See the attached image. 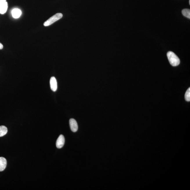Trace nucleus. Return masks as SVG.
Returning a JSON list of instances; mask_svg holds the SVG:
<instances>
[{
  "label": "nucleus",
  "mask_w": 190,
  "mask_h": 190,
  "mask_svg": "<svg viewBox=\"0 0 190 190\" xmlns=\"http://www.w3.org/2000/svg\"><path fill=\"white\" fill-rule=\"evenodd\" d=\"M168 60L170 64L173 66H176L180 64V59L173 52H168L167 54Z\"/></svg>",
  "instance_id": "nucleus-1"
},
{
  "label": "nucleus",
  "mask_w": 190,
  "mask_h": 190,
  "mask_svg": "<svg viewBox=\"0 0 190 190\" xmlns=\"http://www.w3.org/2000/svg\"><path fill=\"white\" fill-rule=\"evenodd\" d=\"M63 17V15L61 13H59L54 15L52 17L49 18L47 21L44 23V26H47L51 25L56 21L61 19Z\"/></svg>",
  "instance_id": "nucleus-2"
},
{
  "label": "nucleus",
  "mask_w": 190,
  "mask_h": 190,
  "mask_svg": "<svg viewBox=\"0 0 190 190\" xmlns=\"http://www.w3.org/2000/svg\"><path fill=\"white\" fill-rule=\"evenodd\" d=\"M8 4L6 0H0V14H4L6 12Z\"/></svg>",
  "instance_id": "nucleus-3"
},
{
  "label": "nucleus",
  "mask_w": 190,
  "mask_h": 190,
  "mask_svg": "<svg viewBox=\"0 0 190 190\" xmlns=\"http://www.w3.org/2000/svg\"><path fill=\"white\" fill-rule=\"evenodd\" d=\"M69 125L72 131L73 132H77L78 130V125L77 121L73 118L70 119L69 120Z\"/></svg>",
  "instance_id": "nucleus-4"
},
{
  "label": "nucleus",
  "mask_w": 190,
  "mask_h": 190,
  "mask_svg": "<svg viewBox=\"0 0 190 190\" xmlns=\"http://www.w3.org/2000/svg\"><path fill=\"white\" fill-rule=\"evenodd\" d=\"M64 142H65V139L63 135H61L57 138L56 142V146L57 148H61L64 146Z\"/></svg>",
  "instance_id": "nucleus-5"
},
{
  "label": "nucleus",
  "mask_w": 190,
  "mask_h": 190,
  "mask_svg": "<svg viewBox=\"0 0 190 190\" xmlns=\"http://www.w3.org/2000/svg\"><path fill=\"white\" fill-rule=\"evenodd\" d=\"M51 90L53 92H55L57 90V80L54 77H51L50 81Z\"/></svg>",
  "instance_id": "nucleus-6"
},
{
  "label": "nucleus",
  "mask_w": 190,
  "mask_h": 190,
  "mask_svg": "<svg viewBox=\"0 0 190 190\" xmlns=\"http://www.w3.org/2000/svg\"><path fill=\"white\" fill-rule=\"evenodd\" d=\"M7 165L6 160L3 157L0 158V171H4Z\"/></svg>",
  "instance_id": "nucleus-7"
},
{
  "label": "nucleus",
  "mask_w": 190,
  "mask_h": 190,
  "mask_svg": "<svg viewBox=\"0 0 190 190\" xmlns=\"http://www.w3.org/2000/svg\"><path fill=\"white\" fill-rule=\"evenodd\" d=\"M21 11L20 10L16 8L12 10V15L13 18L14 19H18L21 16Z\"/></svg>",
  "instance_id": "nucleus-8"
},
{
  "label": "nucleus",
  "mask_w": 190,
  "mask_h": 190,
  "mask_svg": "<svg viewBox=\"0 0 190 190\" xmlns=\"http://www.w3.org/2000/svg\"><path fill=\"white\" fill-rule=\"evenodd\" d=\"M8 132V129L4 126H0V137L6 135Z\"/></svg>",
  "instance_id": "nucleus-9"
},
{
  "label": "nucleus",
  "mask_w": 190,
  "mask_h": 190,
  "mask_svg": "<svg viewBox=\"0 0 190 190\" xmlns=\"http://www.w3.org/2000/svg\"><path fill=\"white\" fill-rule=\"evenodd\" d=\"M182 14L185 17L190 19V10L189 9H184L182 10Z\"/></svg>",
  "instance_id": "nucleus-10"
},
{
  "label": "nucleus",
  "mask_w": 190,
  "mask_h": 190,
  "mask_svg": "<svg viewBox=\"0 0 190 190\" xmlns=\"http://www.w3.org/2000/svg\"><path fill=\"white\" fill-rule=\"evenodd\" d=\"M185 99L187 101L190 102V88H189L187 91L185 95Z\"/></svg>",
  "instance_id": "nucleus-11"
},
{
  "label": "nucleus",
  "mask_w": 190,
  "mask_h": 190,
  "mask_svg": "<svg viewBox=\"0 0 190 190\" xmlns=\"http://www.w3.org/2000/svg\"><path fill=\"white\" fill-rule=\"evenodd\" d=\"M3 44L0 43V49H2L3 48Z\"/></svg>",
  "instance_id": "nucleus-12"
},
{
  "label": "nucleus",
  "mask_w": 190,
  "mask_h": 190,
  "mask_svg": "<svg viewBox=\"0 0 190 190\" xmlns=\"http://www.w3.org/2000/svg\"><path fill=\"white\" fill-rule=\"evenodd\" d=\"M189 4H190V0H189Z\"/></svg>",
  "instance_id": "nucleus-13"
}]
</instances>
